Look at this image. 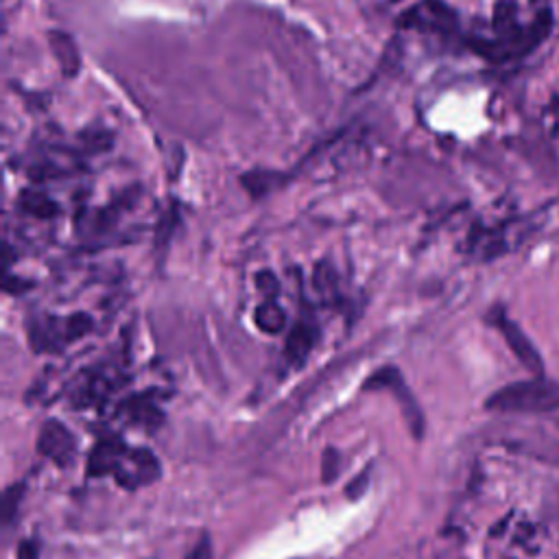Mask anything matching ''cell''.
<instances>
[{"instance_id": "obj_19", "label": "cell", "mask_w": 559, "mask_h": 559, "mask_svg": "<svg viewBox=\"0 0 559 559\" xmlns=\"http://www.w3.org/2000/svg\"><path fill=\"white\" fill-rule=\"evenodd\" d=\"M18 559H40V542L37 540L20 542Z\"/></svg>"}, {"instance_id": "obj_1", "label": "cell", "mask_w": 559, "mask_h": 559, "mask_svg": "<svg viewBox=\"0 0 559 559\" xmlns=\"http://www.w3.org/2000/svg\"><path fill=\"white\" fill-rule=\"evenodd\" d=\"M485 409L501 413H551L559 409V385L542 376L512 382L492 393Z\"/></svg>"}, {"instance_id": "obj_16", "label": "cell", "mask_w": 559, "mask_h": 559, "mask_svg": "<svg viewBox=\"0 0 559 559\" xmlns=\"http://www.w3.org/2000/svg\"><path fill=\"white\" fill-rule=\"evenodd\" d=\"M256 287L265 295V300H276L280 293V280L271 271H260L256 276Z\"/></svg>"}, {"instance_id": "obj_15", "label": "cell", "mask_w": 559, "mask_h": 559, "mask_svg": "<svg viewBox=\"0 0 559 559\" xmlns=\"http://www.w3.org/2000/svg\"><path fill=\"white\" fill-rule=\"evenodd\" d=\"M312 284H315L321 295H328L334 290V271L326 265V262H320L315 276H312Z\"/></svg>"}, {"instance_id": "obj_14", "label": "cell", "mask_w": 559, "mask_h": 559, "mask_svg": "<svg viewBox=\"0 0 559 559\" xmlns=\"http://www.w3.org/2000/svg\"><path fill=\"white\" fill-rule=\"evenodd\" d=\"M339 468H341V454H339L334 448H328L321 457V479L323 483H330V481L337 479Z\"/></svg>"}, {"instance_id": "obj_2", "label": "cell", "mask_w": 559, "mask_h": 559, "mask_svg": "<svg viewBox=\"0 0 559 559\" xmlns=\"http://www.w3.org/2000/svg\"><path fill=\"white\" fill-rule=\"evenodd\" d=\"M363 389L365 391L391 393V396L398 400L400 409H402V415H404V420H407L411 435H413L415 440H422V437H424V429H426L424 413H422V407L418 404V400H415L413 393H411L409 385L404 382L402 374H400L396 367H391V365L381 367V370L374 371V374L367 378Z\"/></svg>"}, {"instance_id": "obj_13", "label": "cell", "mask_w": 559, "mask_h": 559, "mask_svg": "<svg viewBox=\"0 0 559 559\" xmlns=\"http://www.w3.org/2000/svg\"><path fill=\"white\" fill-rule=\"evenodd\" d=\"M22 496H25V483L11 485L5 490L3 501H0V518H3L5 527H9L11 520H14L15 513H18Z\"/></svg>"}, {"instance_id": "obj_3", "label": "cell", "mask_w": 559, "mask_h": 559, "mask_svg": "<svg viewBox=\"0 0 559 559\" xmlns=\"http://www.w3.org/2000/svg\"><path fill=\"white\" fill-rule=\"evenodd\" d=\"M117 462L112 463V474L118 481V485L127 487V490H136V487L151 485L153 481L160 479V462L156 454L147 448H118Z\"/></svg>"}, {"instance_id": "obj_9", "label": "cell", "mask_w": 559, "mask_h": 559, "mask_svg": "<svg viewBox=\"0 0 559 559\" xmlns=\"http://www.w3.org/2000/svg\"><path fill=\"white\" fill-rule=\"evenodd\" d=\"M48 40H51V51L55 59H57L59 70H62L64 76H68V79H75L81 70V55L73 37L64 31H53L51 36H48Z\"/></svg>"}, {"instance_id": "obj_17", "label": "cell", "mask_w": 559, "mask_h": 559, "mask_svg": "<svg viewBox=\"0 0 559 559\" xmlns=\"http://www.w3.org/2000/svg\"><path fill=\"white\" fill-rule=\"evenodd\" d=\"M186 559H212V538L208 534H204L199 538V542L188 551Z\"/></svg>"}, {"instance_id": "obj_10", "label": "cell", "mask_w": 559, "mask_h": 559, "mask_svg": "<svg viewBox=\"0 0 559 559\" xmlns=\"http://www.w3.org/2000/svg\"><path fill=\"white\" fill-rule=\"evenodd\" d=\"M254 323L265 334H280L287 326V312L276 300H265L254 310Z\"/></svg>"}, {"instance_id": "obj_7", "label": "cell", "mask_w": 559, "mask_h": 559, "mask_svg": "<svg viewBox=\"0 0 559 559\" xmlns=\"http://www.w3.org/2000/svg\"><path fill=\"white\" fill-rule=\"evenodd\" d=\"M404 25L424 26V29L440 33H452L457 31L459 18L442 0H422L418 7H413L404 15Z\"/></svg>"}, {"instance_id": "obj_8", "label": "cell", "mask_w": 559, "mask_h": 559, "mask_svg": "<svg viewBox=\"0 0 559 559\" xmlns=\"http://www.w3.org/2000/svg\"><path fill=\"white\" fill-rule=\"evenodd\" d=\"M317 343V328L312 321H298L293 330L289 332L287 343H284V354L293 365H304L309 359L312 348Z\"/></svg>"}, {"instance_id": "obj_18", "label": "cell", "mask_w": 559, "mask_h": 559, "mask_svg": "<svg viewBox=\"0 0 559 559\" xmlns=\"http://www.w3.org/2000/svg\"><path fill=\"white\" fill-rule=\"evenodd\" d=\"M367 483H370V470H363V473L356 476L352 483L348 485V496L352 498V501L361 498L367 492Z\"/></svg>"}, {"instance_id": "obj_5", "label": "cell", "mask_w": 559, "mask_h": 559, "mask_svg": "<svg viewBox=\"0 0 559 559\" xmlns=\"http://www.w3.org/2000/svg\"><path fill=\"white\" fill-rule=\"evenodd\" d=\"M490 321L494 323V326L501 330L503 339H505L509 350H512L513 356L523 363L534 376H542V371H544V365H542V356L538 350H535V345L531 343V339L527 334L523 332V328L518 326L516 321L507 320V315L501 309H496L492 312Z\"/></svg>"}, {"instance_id": "obj_11", "label": "cell", "mask_w": 559, "mask_h": 559, "mask_svg": "<svg viewBox=\"0 0 559 559\" xmlns=\"http://www.w3.org/2000/svg\"><path fill=\"white\" fill-rule=\"evenodd\" d=\"M20 208L29 215L37 219H53L59 215V206L55 204L51 197L42 195V193H33V190H26L20 197Z\"/></svg>"}, {"instance_id": "obj_4", "label": "cell", "mask_w": 559, "mask_h": 559, "mask_svg": "<svg viewBox=\"0 0 559 559\" xmlns=\"http://www.w3.org/2000/svg\"><path fill=\"white\" fill-rule=\"evenodd\" d=\"M92 330V320L84 312H76L66 320H51L48 323H37L31 330V343L37 352L51 348H62L66 343H73L84 334Z\"/></svg>"}, {"instance_id": "obj_6", "label": "cell", "mask_w": 559, "mask_h": 559, "mask_svg": "<svg viewBox=\"0 0 559 559\" xmlns=\"http://www.w3.org/2000/svg\"><path fill=\"white\" fill-rule=\"evenodd\" d=\"M37 451L59 468H70L76 459V437L59 420H48L40 431Z\"/></svg>"}, {"instance_id": "obj_12", "label": "cell", "mask_w": 559, "mask_h": 559, "mask_svg": "<svg viewBox=\"0 0 559 559\" xmlns=\"http://www.w3.org/2000/svg\"><path fill=\"white\" fill-rule=\"evenodd\" d=\"M282 175L273 171H251L243 175V186L249 190L251 197H265L280 186Z\"/></svg>"}]
</instances>
